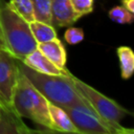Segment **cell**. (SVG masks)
I'll use <instances>...</instances> for the list:
<instances>
[{
  "label": "cell",
  "mask_w": 134,
  "mask_h": 134,
  "mask_svg": "<svg viewBox=\"0 0 134 134\" xmlns=\"http://www.w3.org/2000/svg\"><path fill=\"white\" fill-rule=\"evenodd\" d=\"M1 107H4V106H2V104L0 103V109H1ZM8 108H9V107H8Z\"/></svg>",
  "instance_id": "obj_24"
},
{
  "label": "cell",
  "mask_w": 134,
  "mask_h": 134,
  "mask_svg": "<svg viewBox=\"0 0 134 134\" xmlns=\"http://www.w3.org/2000/svg\"><path fill=\"white\" fill-rule=\"evenodd\" d=\"M115 134H134V131H133V129H128V128H125V127H122L121 129H119Z\"/></svg>",
  "instance_id": "obj_21"
},
{
  "label": "cell",
  "mask_w": 134,
  "mask_h": 134,
  "mask_svg": "<svg viewBox=\"0 0 134 134\" xmlns=\"http://www.w3.org/2000/svg\"><path fill=\"white\" fill-rule=\"evenodd\" d=\"M23 64L29 68L45 74H54V75H64L69 72L68 69H60L53 63H51L39 49L34 50L27 54L23 60H20Z\"/></svg>",
  "instance_id": "obj_9"
},
{
  "label": "cell",
  "mask_w": 134,
  "mask_h": 134,
  "mask_svg": "<svg viewBox=\"0 0 134 134\" xmlns=\"http://www.w3.org/2000/svg\"><path fill=\"white\" fill-rule=\"evenodd\" d=\"M70 2L73 9L80 17L89 15L94 10L93 0H70Z\"/></svg>",
  "instance_id": "obj_18"
},
{
  "label": "cell",
  "mask_w": 134,
  "mask_h": 134,
  "mask_svg": "<svg viewBox=\"0 0 134 134\" xmlns=\"http://www.w3.org/2000/svg\"><path fill=\"white\" fill-rule=\"evenodd\" d=\"M0 103H1V104H2V106H4V107H9V106H7V105H6V103L3 100V98H2V96H1V94H0ZM9 108H10V107H9Z\"/></svg>",
  "instance_id": "obj_23"
},
{
  "label": "cell",
  "mask_w": 134,
  "mask_h": 134,
  "mask_svg": "<svg viewBox=\"0 0 134 134\" xmlns=\"http://www.w3.org/2000/svg\"><path fill=\"white\" fill-rule=\"evenodd\" d=\"M108 17L118 24H131L134 20V14L129 12L122 5H116L108 12Z\"/></svg>",
  "instance_id": "obj_16"
},
{
  "label": "cell",
  "mask_w": 134,
  "mask_h": 134,
  "mask_svg": "<svg viewBox=\"0 0 134 134\" xmlns=\"http://www.w3.org/2000/svg\"><path fill=\"white\" fill-rule=\"evenodd\" d=\"M39 134H85L82 132H63V131H57V130H52V129H46L44 128L43 130H38Z\"/></svg>",
  "instance_id": "obj_19"
},
{
  "label": "cell",
  "mask_w": 134,
  "mask_h": 134,
  "mask_svg": "<svg viewBox=\"0 0 134 134\" xmlns=\"http://www.w3.org/2000/svg\"><path fill=\"white\" fill-rule=\"evenodd\" d=\"M0 29L7 50L17 59L23 60L37 49L29 23L18 15L5 0H0Z\"/></svg>",
  "instance_id": "obj_2"
},
{
  "label": "cell",
  "mask_w": 134,
  "mask_h": 134,
  "mask_svg": "<svg viewBox=\"0 0 134 134\" xmlns=\"http://www.w3.org/2000/svg\"><path fill=\"white\" fill-rule=\"evenodd\" d=\"M116 54L119 60L120 75L122 80H129L134 71V53L129 46H119L116 49Z\"/></svg>",
  "instance_id": "obj_12"
},
{
  "label": "cell",
  "mask_w": 134,
  "mask_h": 134,
  "mask_svg": "<svg viewBox=\"0 0 134 134\" xmlns=\"http://www.w3.org/2000/svg\"><path fill=\"white\" fill-rule=\"evenodd\" d=\"M120 3L129 12L134 14V0H120Z\"/></svg>",
  "instance_id": "obj_20"
},
{
  "label": "cell",
  "mask_w": 134,
  "mask_h": 134,
  "mask_svg": "<svg viewBox=\"0 0 134 134\" xmlns=\"http://www.w3.org/2000/svg\"><path fill=\"white\" fill-rule=\"evenodd\" d=\"M12 108L22 118L52 129L48 112V100L32 86L28 79L20 71L12 98Z\"/></svg>",
  "instance_id": "obj_3"
},
{
  "label": "cell",
  "mask_w": 134,
  "mask_h": 134,
  "mask_svg": "<svg viewBox=\"0 0 134 134\" xmlns=\"http://www.w3.org/2000/svg\"><path fill=\"white\" fill-rule=\"evenodd\" d=\"M17 64L19 70L49 103L64 109L69 107H86L94 111L74 86L71 80L72 73L68 72L64 75L45 74L29 68L20 60H17Z\"/></svg>",
  "instance_id": "obj_1"
},
{
  "label": "cell",
  "mask_w": 134,
  "mask_h": 134,
  "mask_svg": "<svg viewBox=\"0 0 134 134\" xmlns=\"http://www.w3.org/2000/svg\"><path fill=\"white\" fill-rule=\"evenodd\" d=\"M80 18L70 0H51V25L53 27L71 26Z\"/></svg>",
  "instance_id": "obj_8"
},
{
  "label": "cell",
  "mask_w": 134,
  "mask_h": 134,
  "mask_svg": "<svg viewBox=\"0 0 134 134\" xmlns=\"http://www.w3.org/2000/svg\"><path fill=\"white\" fill-rule=\"evenodd\" d=\"M9 6L28 23L35 21L31 0H9Z\"/></svg>",
  "instance_id": "obj_15"
},
{
  "label": "cell",
  "mask_w": 134,
  "mask_h": 134,
  "mask_svg": "<svg viewBox=\"0 0 134 134\" xmlns=\"http://www.w3.org/2000/svg\"><path fill=\"white\" fill-rule=\"evenodd\" d=\"M29 27H30L31 34L38 44L48 42L50 40L58 38L57 31L51 24H47V23H43V22L35 20L29 23Z\"/></svg>",
  "instance_id": "obj_13"
},
{
  "label": "cell",
  "mask_w": 134,
  "mask_h": 134,
  "mask_svg": "<svg viewBox=\"0 0 134 134\" xmlns=\"http://www.w3.org/2000/svg\"><path fill=\"white\" fill-rule=\"evenodd\" d=\"M0 134H39L38 130L27 127L22 117L13 108L1 107L0 109Z\"/></svg>",
  "instance_id": "obj_7"
},
{
  "label": "cell",
  "mask_w": 134,
  "mask_h": 134,
  "mask_svg": "<svg viewBox=\"0 0 134 134\" xmlns=\"http://www.w3.org/2000/svg\"><path fill=\"white\" fill-rule=\"evenodd\" d=\"M37 49H39L57 67H59L60 69H66V49L59 38H55L48 42L39 43Z\"/></svg>",
  "instance_id": "obj_10"
},
{
  "label": "cell",
  "mask_w": 134,
  "mask_h": 134,
  "mask_svg": "<svg viewBox=\"0 0 134 134\" xmlns=\"http://www.w3.org/2000/svg\"><path fill=\"white\" fill-rule=\"evenodd\" d=\"M36 21L51 24V0H31Z\"/></svg>",
  "instance_id": "obj_14"
},
{
  "label": "cell",
  "mask_w": 134,
  "mask_h": 134,
  "mask_svg": "<svg viewBox=\"0 0 134 134\" xmlns=\"http://www.w3.org/2000/svg\"><path fill=\"white\" fill-rule=\"evenodd\" d=\"M85 39V32L80 27L68 26L64 32V40L69 45H76Z\"/></svg>",
  "instance_id": "obj_17"
},
{
  "label": "cell",
  "mask_w": 134,
  "mask_h": 134,
  "mask_svg": "<svg viewBox=\"0 0 134 134\" xmlns=\"http://www.w3.org/2000/svg\"><path fill=\"white\" fill-rule=\"evenodd\" d=\"M19 73L17 59L9 51L0 48V94L10 108Z\"/></svg>",
  "instance_id": "obj_6"
},
{
  "label": "cell",
  "mask_w": 134,
  "mask_h": 134,
  "mask_svg": "<svg viewBox=\"0 0 134 134\" xmlns=\"http://www.w3.org/2000/svg\"><path fill=\"white\" fill-rule=\"evenodd\" d=\"M93 1H94V0H93Z\"/></svg>",
  "instance_id": "obj_25"
},
{
  "label": "cell",
  "mask_w": 134,
  "mask_h": 134,
  "mask_svg": "<svg viewBox=\"0 0 134 134\" xmlns=\"http://www.w3.org/2000/svg\"><path fill=\"white\" fill-rule=\"evenodd\" d=\"M0 48L7 50L6 45H5V43H4V40H3V37H2V34H1V29H0ZM7 51H8V50H7Z\"/></svg>",
  "instance_id": "obj_22"
},
{
  "label": "cell",
  "mask_w": 134,
  "mask_h": 134,
  "mask_svg": "<svg viewBox=\"0 0 134 134\" xmlns=\"http://www.w3.org/2000/svg\"><path fill=\"white\" fill-rule=\"evenodd\" d=\"M71 80L79 92L88 102L94 112L106 121L112 125H120L121 119L126 115L131 114L130 111L121 107L117 102L104 95L87 83L75 77L73 74H71Z\"/></svg>",
  "instance_id": "obj_4"
},
{
  "label": "cell",
  "mask_w": 134,
  "mask_h": 134,
  "mask_svg": "<svg viewBox=\"0 0 134 134\" xmlns=\"http://www.w3.org/2000/svg\"><path fill=\"white\" fill-rule=\"evenodd\" d=\"M48 112L53 130L63 132H76V128L64 108L48 102Z\"/></svg>",
  "instance_id": "obj_11"
},
{
  "label": "cell",
  "mask_w": 134,
  "mask_h": 134,
  "mask_svg": "<svg viewBox=\"0 0 134 134\" xmlns=\"http://www.w3.org/2000/svg\"><path fill=\"white\" fill-rule=\"evenodd\" d=\"M65 111L76 130L85 134H115L122 128L120 125H112L106 121L86 107H69L65 108Z\"/></svg>",
  "instance_id": "obj_5"
}]
</instances>
